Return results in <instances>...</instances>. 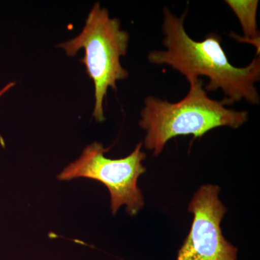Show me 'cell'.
I'll return each instance as SVG.
<instances>
[{"mask_svg":"<svg viewBox=\"0 0 260 260\" xmlns=\"http://www.w3.org/2000/svg\"><path fill=\"white\" fill-rule=\"evenodd\" d=\"M225 3L237 15L242 25L244 37L239 39V40L254 44L259 54V32L256 23V11L259 1L226 0Z\"/></svg>","mask_w":260,"mask_h":260,"instance_id":"6","label":"cell"},{"mask_svg":"<svg viewBox=\"0 0 260 260\" xmlns=\"http://www.w3.org/2000/svg\"><path fill=\"white\" fill-rule=\"evenodd\" d=\"M218 186H202L188 210L193 213L190 232L177 260H237V248L224 238L220 222L227 209L218 198Z\"/></svg>","mask_w":260,"mask_h":260,"instance_id":"5","label":"cell"},{"mask_svg":"<svg viewBox=\"0 0 260 260\" xmlns=\"http://www.w3.org/2000/svg\"><path fill=\"white\" fill-rule=\"evenodd\" d=\"M142 147L143 143H139L125 158L111 159L104 155L109 148L95 142L84 149L80 158L65 168L58 179L67 181L82 177L100 181L110 192L112 213L125 205L126 212L133 216L144 206V198L138 186V178L146 172L142 164L146 154Z\"/></svg>","mask_w":260,"mask_h":260,"instance_id":"4","label":"cell"},{"mask_svg":"<svg viewBox=\"0 0 260 260\" xmlns=\"http://www.w3.org/2000/svg\"><path fill=\"white\" fill-rule=\"evenodd\" d=\"M129 40V34L121 30L119 19L110 18L108 10L97 3L89 13L82 31L71 40L58 45L71 57L80 49L85 50V56L80 61L93 81V116L98 122L105 120L104 102L108 89L116 90V82L129 76L120 62L121 56L127 52Z\"/></svg>","mask_w":260,"mask_h":260,"instance_id":"3","label":"cell"},{"mask_svg":"<svg viewBox=\"0 0 260 260\" xmlns=\"http://www.w3.org/2000/svg\"><path fill=\"white\" fill-rule=\"evenodd\" d=\"M187 10L179 18L164 8L162 44L166 51L153 50L148 55L152 64H167L184 75L189 83L205 76L209 79L207 92H223L225 105L232 106L243 99L259 104L255 83L260 79V57L256 56L244 68L232 64L221 46V37L210 32L204 40L196 42L186 32L184 18Z\"/></svg>","mask_w":260,"mask_h":260,"instance_id":"1","label":"cell"},{"mask_svg":"<svg viewBox=\"0 0 260 260\" xmlns=\"http://www.w3.org/2000/svg\"><path fill=\"white\" fill-rule=\"evenodd\" d=\"M15 85V83H10L7 84L4 88H2L1 90H0V99H1V98L3 97V95H4L5 93H6L10 88H13Z\"/></svg>","mask_w":260,"mask_h":260,"instance_id":"7","label":"cell"},{"mask_svg":"<svg viewBox=\"0 0 260 260\" xmlns=\"http://www.w3.org/2000/svg\"><path fill=\"white\" fill-rule=\"evenodd\" d=\"M189 85V93L177 103L151 95L145 99L139 124L146 131L145 148L153 150L155 156L176 137L191 135L200 138L219 126L237 129L249 119L246 111L229 109L223 100L218 102L208 97L200 78Z\"/></svg>","mask_w":260,"mask_h":260,"instance_id":"2","label":"cell"}]
</instances>
